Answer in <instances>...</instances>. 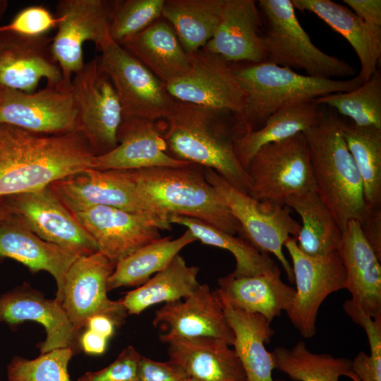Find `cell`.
<instances>
[{
    "mask_svg": "<svg viewBox=\"0 0 381 381\" xmlns=\"http://www.w3.org/2000/svg\"><path fill=\"white\" fill-rule=\"evenodd\" d=\"M95 156L78 129L47 135L0 125V198L37 191L92 168Z\"/></svg>",
    "mask_w": 381,
    "mask_h": 381,
    "instance_id": "1",
    "label": "cell"
},
{
    "mask_svg": "<svg viewBox=\"0 0 381 381\" xmlns=\"http://www.w3.org/2000/svg\"><path fill=\"white\" fill-rule=\"evenodd\" d=\"M165 121L162 135L171 157L212 169L249 195L248 176L234 149L240 135L235 114L176 100Z\"/></svg>",
    "mask_w": 381,
    "mask_h": 381,
    "instance_id": "2",
    "label": "cell"
},
{
    "mask_svg": "<svg viewBox=\"0 0 381 381\" xmlns=\"http://www.w3.org/2000/svg\"><path fill=\"white\" fill-rule=\"evenodd\" d=\"M144 210L169 221L172 214L195 218L238 236L241 227L225 201L206 179L205 167L190 163L131 170Z\"/></svg>",
    "mask_w": 381,
    "mask_h": 381,
    "instance_id": "3",
    "label": "cell"
},
{
    "mask_svg": "<svg viewBox=\"0 0 381 381\" xmlns=\"http://www.w3.org/2000/svg\"><path fill=\"white\" fill-rule=\"evenodd\" d=\"M342 120L329 107L305 134L315 192L332 212L341 231L347 222H361L368 209L363 183L342 133Z\"/></svg>",
    "mask_w": 381,
    "mask_h": 381,
    "instance_id": "4",
    "label": "cell"
},
{
    "mask_svg": "<svg viewBox=\"0 0 381 381\" xmlns=\"http://www.w3.org/2000/svg\"><path fill=\"white\" fill-rule=\"evenodd\" d=\"M241 64H232L246 95L244 111L237 119L241 135L260 128L270 116L286 106L349 92L363 83L358 76L344 80L313 77L267 61Z\"/></svg>",
    "mask_w": 381,
    "mask_h": 381,
    "instance_id": "5",
    "label": "cell"
},
{
    "mask_svg": "<svg viewBox=\"0 0 381 381\" xmlns=\"http://www.w3.org/2000/svg\"><path fill=\"white\" fill-rule=\"evenodd\" d=\"M257 5L263 25L266 61L290 69L304 70L313 77L352 76L349 63L318 48L301 25L291 0H260Z\"/></svg>",
    "mask_w": 381,
    "mask_h": 381,
    "instance_id": "6",
    "label": "cell"
},
{
    "mask_svg": "<svg viewBox=\"0 0 381 381\" xmlns=\"http://www.w3.org/2000/svg\"><path fill=\"white\" fill-rule=\"evenodd\" d=\"M245 171L249 195L258 200L284 205L291 195L315 190L303 133L263 145L253 155Z\"/></svg>",
    "mask_w": 381,
    "mask_h": 381,
    "instance_id": "7",
    "label": "cell"
},
{
    "mask_svg": "<svg viewBox=\"0 0 381 381\" xmlns=\"http://www.w3.org/2000/svg\"><path fill=\"white\" fill-rule=\"evenodd\" d=\"M205 175L240 224V236L262 253L274 255L293 283V269L282 248L289 237H297L301 224L286 205L256 200L236 188L212 169L205 168Z\"/></svg>",
    "mask_w": 381,
    "mask_h": 381,
    "instance_id": "8",
    "label": "cell"
},
{
    "mask_svg": "<svg viewBox=\"0 0 381 381\" xmlns=\"http://www.w3.org/2000/svg\"><path fill=\"white\" fill-rule=\"evenodd\" d=\"M99 49L101 66L116 90L122 118L157 122L169 116L176 100L153 73L111 40Z\"/></svg>",
    "mask_w": 381,
    "mask_h": 381,
    "instance_id": "9",
    "label": "cell"
},
{
    "mask_svg": "<svg viewBox=\"0 0 381 381\" xmlns=\"http://www.w3.org/2000/svg\"><path fill=\"white\" fill-rule=\"evenodd\" d=\"M80 130L96 156L117 145L122 109L116 90L97 57L85 63L71 80Z\"/></svg>",
    "mask_w": 381,
    "mask_h": 381,
    "instance_id": "10",
    "label": "cell"
},
{
    "mask_svg": "<svg viewBox=\"0 0 381 381\" xmlns=\"http://www.w3.org/2000/svg\"><path fill=\"white\" fill-rule=\"evenodd\" d=\"M284 246L292 260L296 286L286 313L299 334L310 339L316 334L321 304L329 294L346 288L345 270L337 251L326 256L308 255L298 248L294 237H289Z\"/></svg>",
    "mask_w": 381,
    "mask_h": 381,
    "instance_id": "11",
    "label": "cell"
},
{
    "mask_svg": "<svg viewBox=\"0 0 381 381\" xmlns=\"http://www.w3.org/2000/svg\"><path fill=\"white\" fill-rule=\"evenodd\" d=\"M110 6L111 1L104 0H60L56 4L57 30L52 38V49L65 85L71 87L73 75L85 64V42L99 47L111 40Z\"/></svg>",
    "mask_w": 381,
    "mask_h": 381,
    "instance_id": "12",
    "label": "cell"
},
{
    "mask_svg": "<svg viewBox=\"0 0 381 381\" xmlns=\"http://www.w3.org/2000/svg\"><path fill=\"white\" fill-rule=\"evenodd\" d=\"M188 55L187 71L164 85L168 93L176 101L229 111L237 120L244 111L246 95L233 64L203 48Z\"/></svg>",
    "mask_w": 381,
    "mask_h": 381,
    "instance_id": "13",
    "label": "cell"
},
{
    "mask_svg": "<svg viewBox=\"0 0 381 381\" xmlns=\"http://www.w3.org/2000/svg\"><path fill=\"white\" fill-rule=\"evenodd\" d=\"M91 235L98 251L117 262L170 230L169 220L152 213H135L107 206H90L71 212Z\"/></svg>",
    "mask_w": 381,
    "mask_h": 381,
    "instance_id": "14",
    "label": "cell"
},
{
    "mask_svg": "<svg viewBox=\"0 0 381 381\" xmlns=\"http://www.w3.org/2000/svg\"><path fill=\"white\" fill-rule=\"evenodd\" d=\"M116 264L97 251L80 256L68 270L61 304L78 331L87 329L88 320L97 315L110 317L118 327L124 322L128 313L122 298L112 301L107 296V280Z\"/></svg>",
    "mask_w": 381,
    "mask_h": 381,
    "instance_id": "15",
    "label": "cell"
},
{
    "mask_svg": "<svg viewBox=\"0 0 381 381\" xmlns=\"http://www.w3.org/2000/svg\"><path fill=\"white\" fill-rule=\"evenodd\" d=\"M0 125L47 135L78 129L71 87L64 83L47 84L31 93L0 88Z\"/></svg>",
    "mask_w": 381,
    "mask_h": 381,
    "instance_id": "16",
    "label": "cell"
},
{
    "mask_svg": "<svg viewBox=\"0 0 381 381\" xmlns=\"http://www.w3.org/2000/svg\"><path fill=\"white\" fill-rule=\"evenodd\" d=\"M12 217L42 239L79 256L98 251L96 242L49 186L8 197Z\"/></svg>",
    "mask_w": 381,
    "mask_h": 381,
    "instance_id": "17",
    "label": "cell"
},
{
    "mask_svg": "<svg viewBox=\"0 0 381 381\" xmlns=\"http://www.w3.org/2000/svg\"><path fill=\"white\" fill-rule=\"evenodd\" d=\"M63 83L47 35L27 36L0 27V88L33 92L41 79Z\"/></svg>",
    "mask_w": 381,
    "mask_h": 381,
    "instance_id": "18",
    "label": "cell"
},
{
    "mask_svg": "<svg viewBox=\"0 0 381 381\" xmlns=\"http://www.w3.org/2000/svg\"><path fill=\"white\" fill-rule=\"evenodd\" d=\"M155 327L165 333L160 339L167 343L176 338L211 337L234 342V332L214 291L207 284H200L184 301L164 303L155 312Z\"/></svg>",
    "mask_w": 381,
    "mask_h": 381,
    "instance_id": "19",
    "label": "cell"
},
{
    "mask_svg": "<svg viewBox=\"0 0 381 381\" xmlns=\"http://www.w3.org/2000/svg\"><path fill=\"white\" fill-rule=\"evenodd\" d=\"M49 188L70 212L100 205L147 212L138 198L131 170L90 168L55 181Z\"/></svg>",
    "mask_w": 381,
    "mask_h": 381,
    "instance_id": "20",
    "label": "cell"
},
{
    "mask_svg": "<svg viewBox=\"0 0 381 381\" xmlns=\"http://www.w3.org/2000/svg\"><path fill=\"white\" fill-rule=\"evenodd\" d=\"M25 321L37 322L45 328L46 339L38 345L40 353L79 349L81 332L73 327L61 303L46 298L25 283L0 296V322L16 326Z\"/></svg>",
    "mask_w": 381,
    "mask_h": 381,
    "instance_id": "21",
    "label": "cell"
},
{
    "mask_svg": "<svg viewBox=\"0 0 381 381\" xmlns=\"http://www.w3.org/2000/svg\"><path fill=\"white\" fill-rule=\"evenodd\" d=\"M203 49L231 64L266 61L261 16L254 0H224L212 37Z\"/></svg>",
    "mask_w": 381,
    "mask_h": 381,
    "instance_id": "22",
    "label": "cell"
},
{
    "mask_svg": "<svg viewBox=\"0 0 381 381\" xmlns=\"http://www.w3.org/2000/svg\"><path fill=\"white\" fill-rule=\"evenodd\" d=\"M190 162L176 159L167 152V144L157 123L139 119L122 118L117 145L95 156L92 169L133 170L159 167H182Z\"/></svg>",
    "mask_w": 381,
    "mask_h": 381,
    "instance_id": "23",
    "label": "cell"
},
{
    "mask_svg": "<svg viewBox=\"0 0 381 381\" xmlns=\"http://www.w3.org/2000/svg\"><path fill=\"white\" fill-rule=\"evenodd\" d=\"M337 253L346 272L350 299L367 316L381 319V265L357 220L347 222Z\"/></svg>",
    "mask_w": 381,
    "mask_h": 381,
    "instance_id": "24",
    "label": "cell"
},
{
    "mask_svg": "<svg viewBox=\"0 0 381 381\" xmlns=\"http://www.w3.org/2000/svg\"><path fill=\"white\" fill-rule=\"evenodd\" d=\"M169 360L191 381H247L234 349L211 337L176 338L167 342Z\"/></svg>",
    "mask_w": 381,
    "mask_h": 381,
    "instance_id": "25",
    "label": "cell"
},
{
    "mask_svg": "<svg viewBox=\"0 0 381 381\" xmlns=\"http://www.w3.org/2000/svg\"><path fill=\"white\" fill-rule=\"evenodd\" d=\"M80 256L47 242L13 217L0 222V260H16L32 272L50 273L57 284L56 299L62 302L66 274Z\"/></svg>",
    "mask_w": 381,
    "mask_h": 381,
    "instance_id": "26",
    "label": "cell"
},
{
    "mask_svg": "<svg viewBox=\"0 0 381 381\" xmlns=\"http://www.w3.org/2000/svg\"><path fill=\"white\" fill-rule=\"evenodd\" d=\"M280 270L252 277L231 274L218 279L214 292L218 299L232 308L258 313L272 322L286 312L292 303L295 289L280 278Z\"/></svg>",
    "mask_w": 381,
    "mask_h": 381,
    "instance_id": "27",
    "label": "cell"
},
{
    "mask_svg": "<svg viewBox=\"0 0 381 381\" xmlns=\"http://www.w3.org/2000/svg\"><path fill=\"white\" fill-rule=\"evenodd\" d=\"M295 8L309 11L342 35L351 45L361 64L357 76L363 83L377 71L381 56V28L365 24L350 8L330 0H291Z\"/></svg>",
    "mask_w": 381,
    "mask_h": 381,
    "instance_id": "28",
    "label": "cell"
},
{
    "mask_svg": "<svg viewBox=\"0 0 381 381\" xmlns=\"http://www.w3.org/2000/svg\"><path fill=\"white\" fill-rule=\"evenodd\" d=\"M120 45L164 85L181 77L188 69V53L163 18Z\"/></svg>",
    "mask_w": 381,
    "mask_h": 381,
    "instance_id": "29",
    "label": "cell"
},
{
    "mask_svg": "<svg viewBox=\"0 0 381 381\" xmlns=\"http://www.w3.org/2000/svg\"><path fill=\"white\" fill-rule=\"evenodd\" d=\"M220 303L234 332V349L243 365L247 381H284L273 379V359L265 346L275 332L271 322L260 314L248 313Z\"/></svg>",
    "mask_w": 381,
    "mask_h": 381,
    "instance_id": "30",
    "label": "cell"
},
{
    "mask_svg": "<svg viewBox=\"0 0 381 381\" xmlns=\"http://www.w3.org/2000/svg\"><path fill=\"white\" fill-rule=\"evenodd\" d=\"M321 115V106L312 101L286 106L270 116L263 125L246 132L234 143L235 155L245 169L253 155L263 145L286 140L315 126Z\"/></svg>",
    "mask_w": 381,
    "mask_h": 381,
    "instance_id": "31",
    "label": "cell"
},
{
    "mask_svg": "<svg viewBox=\"0 0 381 381\" xmlns=\"http://www.w3.org/2000/svg\"><path fill=\"white\" fill-rule=\"evenodd\" d=\"M284 205L301 218L302 225L296 239L302 252L311 256H326L337 251L342 231L315 190L291 195Z\"/></svg>",
    "mask_w": 381,
    "mask_h": 381,
    "instance_id": "32",
    "label": "cell"
},
{
    "mask_svg": "<svg viewBox=\"0 0 381 381\" xmlns=\"http://www.w3.org/2000/svg\"><path fill=\"white\" fill-rule=\"evenodd\" d=\"M199 267L189 266L179 254L162 270L122 298L128 314L138 315L150 306L184 298L199 285Z\"/></svg>",
    "mask_w": 381,
    "mask_h": 381,
    "instance_id": "33",
    "label": "cell"
},
{
    "mask_svg": "<svg viewBox=\"0 0 381 381\" xmlns=\"http://www.w3.org/2000/svg\"><path fill=\"white\" fill-rule=\"evenodd\" d=\"M224 0H164L162 18L187 53L205 47L219 23Z\"/></svg>",
    "mask_w": 381,
    "mask_h": 381,
    "instance_id": "34",
    "label": "cell"
},
{
    "mask_svg": "<svg viewBox=\"0 0 381 381\" xmlns=\"http://www.w3.org/2000/svg\"><path fill=\"white\" fill-rule=\"evenodd\" d=\"M195 241V237L186 229L177 238L162 237L139 248L116 262L107 280V291L121 286L143 285L151 275L164 269L183 248Z\"/></svg>",
    "mask_w": 381,
    "mask_h": 381,
    "instance_id": "35",
    "label": "cell"
},
{
    "mask_svg": "<svg viewBox=\"0 0 381 381\" xmlns=\"http://www.w3.org/2000/svg\"><path fill=\"white\" fill-rule=\"evenodd\" d=\"M169 222L183 226L202 243L229 251L236 260L231 274L234 277H252L280 270L269 254L262 253L243 237L226 233L202 220L172 214Z\"/></svg>",
    "mask_w": 381,
    "mask_h": 381,
    "instance_id": "36",
    "label": "cell"
},
{
    "mask_svg": "<svg viewBox=\"0 0 381 381\" xmlns=\"http://www.w3.org/2000/svg\"><path fill=\"white\" fill-rule=\"evenodd\" d=\"M271 355L274 368L294 381H339L342 375L359 381L351 370V360L313 353L303 341L291 349L277 347Z\"/></svg>",
    "mask_w": 381,
    "mask_h": 381,
    "instance_id": "37",
    "label": "cell"
},
{
    "mask_svg": "<svg viewBox=\"0 0 381 381\" xmlns=\"http://www.w3.org/2000/svg\"><path fill=\"white\" fill-rule=\"evenodd\" d=\"M342 133L361 176L368 210L381 207V128L342 121Z\"/></svg>",
    "mask_w": 381,
    "mask_h": 381,
    "instance_id": "38",
    "label": "cell"
},
{
    "mask_svg": "<svg viewBox=\"0 0 381 381\" xmlns=\"http://www.w3.org/2000/svg\"><path fill=\"white\" fill-rule=\"evenodd\" d=\"M349 117L358 126L381 128V75L378 71L358 87L331 93L312 100Z\"/></svg>",
    "mask_w": 381,
    "mask_h": 381,
    "instance_id": "39",
    "label": "cell"
},
{
    "mask_svg": "<svg viewBox=\"0 0 381 381\" xmlns=\"http://www.w3.org/2000/svg\"><path fill=\"white\" fill-rule=\"evenodd\" d=\"M164 0L111 1L109 36L121 44L162 18Z\"/></svg>",
    "mask_w": 381,
    "mask_h": 381,
    "instance_id": "40",
    "label": "cell"
},
{
    "mask_svg": "<svg viewBox=\"0 0 381 381\" xmlns=\"http://www.w3.org/2000/svg\"><path fill=\"white\" fill-rule=\"evenodd\" d=\"M74 353L71 348H61L31 360L16 356L7 365L8 381H71L68 365Z\"/></svg>",
    "mask_w": 381,
    "mask_h": 381,
    "instance_id": "41",
    "label": "cell"
},
{
    "mask_svg": "<svg viewBox=\"0 0 381 381\" xmlns=\"http://www.w3.org/2000/svg\"><path fill=\"white\" fill-rule=\"evenodd\" d=\"M353 322L365 329L370 354L360 351L351 361V370L361 381H381V319L374 320L360 311Z\"/></svg>",
    "mask_w": 381,
    "mask_h": 381,
    "instance_id": "42",
    "label": "cell"
},
{
    "mask_svg": "<svg viewBox=\"0 0 381 381\" xmlns=\"http://www.w3.org/2000/svg\"><path fill=\"white\" fill-rule=\"evenodd\" d=\"M141 357L140 353L130 345L110 365L97 371L87 372L77 381H135Z\"/></svg>",
    "mask_w": 381,
    "mask_h": 381,
    "instance_id": "43",
    "label": "cell"
},
{
    "mask_svg": "<svg viewBox=\"0 0 381 381\" xmlns=\"http://www.w3.org/2000/svg\"><path fill=\"white\" fill-rule=\"evenodd\" d=\"M56 16L46 8L32 6L21 10L9 24L1 27L23 35L40 36L56 28Z\"/></svg>",
    "mask_w": 381,
    "mask_h": 381,
    "instance_id": "44",
    "label": "cell"
},
{
    "mask_svg": "<svg viewBox=\"0 0 381 381\" xmlns=\"http://www.w3.org/2000/svg\"><path fill=\"white\" fill-rule=\"evenodd\" d=\"M186 378L185 372L175 362L156 361L142 356L135 381H183Z\"/></svg>",
    "mask_w": 381,
    "mask_h": 381,
    "instance_id": "45",
    "label": "cell"
},
{
    "mask_svg": "<svg viewBox=\"0 0 381 381\" xmlns=\"http://www.w3.org/2000/svg\"><path fill=\"white\" fill-rule=\"evenodd\" d=\"M359 223L364 237L381 260V207L368 210Z\"/></svg>",
    "mask_w": 381,
    "mask_h": 381,
    "instance_id": "46",
    "label": "cell"
},
{
    "mask_svg": "<svg viewBox=\"0 0 381 381\" xmlns=\"http://www.w3.org/2000/svg\"><path fill=\"white\" fill-rule=\"evenodd\" d=\"M365 24L381 28L380 0H343Z\"/></svg>",
    "mask_w": 381,
    "mask_h": 381,
    "instance_id": "47",
    "label": "cell"
},
{
    "mask_svg": "<svg viewBox=\"0 0 381 381\" xmlns=\"http://www.w3.org/2000/svg\"><path fill=\"white\" fill-rule=\"evenodd\" d=\"M107 339L94 332L90 329H85L80 337V346L88 354L100 355L107 349Z\"/></svg>",
    "mask_w": 381,
    "mask_h": 381,
    "instance_id": "48",
    "label": "cell"
},
{
    "mask_svg": "<svg viewBox=\"0 0 381 381\" xmlns=\"http://www.w3.org/2000/svg\"><path fill=\"white\" fill-rule=\"evenodd\" d=\"M116 327H118L116 322L110 317L104 315H97L91 317L87 324V329L104 337L107 339L113 336Z\"/></svg>",
    "mask_w": 381,
    "mask_h": 381,
    "instance_id": "49",
    "label": "cell"
},
{
    "mask_svg": "<svg viewBox=\"0 0 381 381\" xmlns=\"http://www.w3.org/2000/svg\"><path fill=\"white\" fill-rule=\"evenodd\" d=\"M0 198V222L7 220L12 217V212L7 200Z\"/></svg>",
    "mask_w": 381,
    "mask_h": 381,
    "instance_id": "50",
    "label": "cell"
},
{
    "mask_svg": "<svg viewBox=\"0 0 381 381\" xmlns=\"http://www.w3.org/2000/svg\"><path fill=\"white\" fill-rule=\"evenodd\" d=\"M8 6V1L6 0H0V20L6 13Z\"/></svg>",
    "mask_w": 381,
    "mask_h": 381,
    "instance_id": "51",
    "label": "cell"
},
{
    "mask_svg": "<svg viewBox=\"0 0 381 381\" xmlns=\"http://www.w3.org/2000/svg\"><path fill=\"white\" fill-rule=\"evenodd\" d=\"M183 381H191V380L190 379H188V378H186Z\"/></svg>",
    "mask_w": 381,
    "mask_h": 381,
    "instance_id": "52",
    "label": "cell"
}]
</instances>
